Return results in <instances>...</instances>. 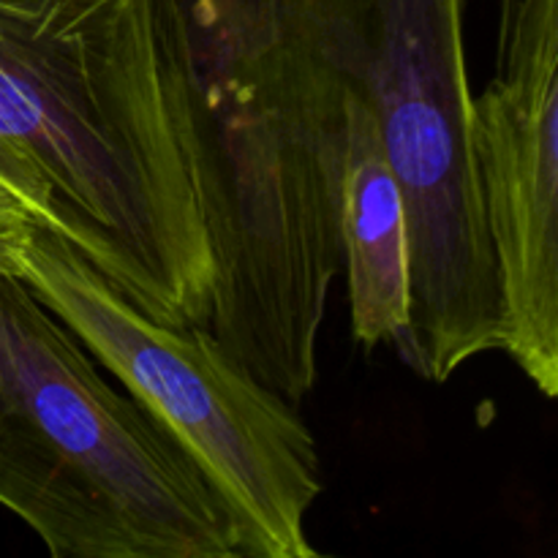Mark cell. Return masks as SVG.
Masks as SVG:
<instances>
[{
	"mask_svg": "<svg viewBox=\"0 0 558 558\" xmlns=\"http://www.w3.org/2000/svg\"><path fill=\"white\" fill-rule=\"evenodd\" d=\"M163 93L213 256L210 336L298 407L343 267V82L276 0H156Z\"/></svg>",
	"mask_w": 558,
	"mask_h": 558,
	"instance_id": "obj_1",
	"label": "cell"
},
{
	"mask_svg": "<svg viewBox=\"0 0 558 558\" xmlns=\"http://www.w3.org/2000/svg\"><path fill=\"white\" fill-rule=\"evenodd\" d=\"M0 183L147 316L205 325L213 256L156 0H0Z\"/></svg>",
	"mask_w": 558,
	"mask_h": 558,
	"instance_id": "obj_2",
	"label": "cell"
},
{
	"mask_svg": "<svg viewBox=\"0 0 558 558\" xmlns=\"http://www.w3.org/2000/svg\"><path fill=\"white\" fill-rule=\"evenodd\" d=\"M0 507L54 558H240L189 452L14 272H0Z\"/></svg>",
	"mask_w": 558,
	"mask_h": 558,
	"instance_id": "obj_3",
	"label": "cell"
},
{
	"mask_svg": "<svg viewBox=\"0 0 558 558\" xmlns=\"http://www.w3.org/2000/svg\"><path fill=\"white\" fill-rule=\"evenodd\" d=\"M289 31L374 112L401 185L412 322L398 357L430 385L505 347L472 147L463 0H276Z\"/></svg>",
	"mask_w": 558,
	"mask_h": 558,
	"instance_id": "obj_4",
	"label": "cell"
},
{
	"mask_svg": "<svg viewBox=\"0 0 558 558\" xmlns=\"http://www.w3.org/2000/svg\"><path fill=\"white\" fill-rule=\"evenodd\" d=\"M16 276L80 336L199 466L227 505L240 558H314L319 452L294 403L251 376L205 325L169 327L136 308L74 245L36 227Z\"/></svg>",
	"mask_w": 558,
	"mask_h": 558,
	"instance_id": "obj_5",
	"label": "cell"
},
{
	"mask_svg": "<svg viewBox=\"0 0 558 558\" xmlns=\"http://www.w3.org/2000/svg\"><path fill=\"white\" fill-rule=\"evenodd\" d=\"M558 0H501L496 71L472 147L505 314V352L558 392Z\"/></svg>",
	"mask_w": 558,
	"mask_h": 558,
	"instance_id": "obj_6",
	"label": "cell"
},
{
	"mask_svg": "<svg viewBox=\"0 0 558 558\" xmlns=\"http://www.w3.org/2000/svg\"><path fill=\"white\" fill-rule=\"evenodd\" d=\"M341 234L354 341L401 347L412 322V259L401 185L374 112L343 85Z\"/></svg>",
	"mask_w": 558,
	"mask_h": 558,
	"instance_id": "obj_7",
	"label": "cell"
},
{
	"mask_svg": "<svg viewBox=\"0 0 558 558\" xmlns=\"http://www.w3.org/2000/svg\"><path fill=\"white\" fill-rule=\"evenodd\" d=\"M33 221L16 196L0 183V272L16 276V254L31 234Z\"/></svg>",
	"mask_w": 558,
	"mask_h": 558,
	"instance_id": "obj_8",
	"label": "cell"
}]
</instances>
